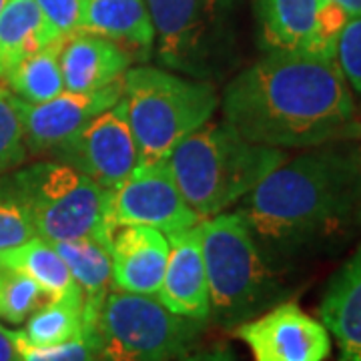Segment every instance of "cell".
Listing matches in <instances>:
<instances>
[{"label": "cell", "mask_w": 361, "mask_h": 361, "mask_svg": "<svg viewBox=\"0 0 361 361\" xmlns=\"http://www.w3.org/2000/svg\"><path fill=\"white\" fill-rule=\"evenodd\" d=\"M235 213L281 271L343 245L361 229V151L339 141L285 159Z\"/></svg>", "instance_id": "6da1fadb"}, {"label": "cell", "mask_w": 361, "mask_h": 361, "mask_svg": "<svg viewBox=\"0 0 361 361\" xmlns=\"http://www.w3.org/2000/svg\"><path fill=\"white\" fill-rule=\"evenodd\" d=\"M221 101L223 121L265 147L311 149L361 135L357 103L337 59L267 51L227 80Z\"/></svg>", "instance_id": "7a4b0ae2"}, {"label": "cell", "mask_w": 361, "mask_h": 361, "mask_svg": "<svg viewBox=\"0 0 361 361\" xmlns=\"http://www.w3.org/2000/svg\"><path fill=\"white\" fill-rule=\"evenodd\" d=\"M285 159L283 149L247 141L225 121H209L173 149L167 165L185 201L207 219L239 203Z\"/></svg>", "instance_id": "3957f363"}, {"label": "cell", "mask_w": 361, "mask_h": 361, "mask_svg": "<svg viewBox=\"0 0 361 361\" xmlns=\"http://www.w3.org/2000/svg\"><path fill=\"white\" fill-rule=\"evenodd\" d=\"M209 319L225 327L257 317L285 297L283 273L259 249L239 213L199 221Z\"/></svg>", "instance_id": "277c9868"}, {"label": "cell", "mask_w": 361, "mask_h": 361, "mask_svg": "<svg viewBox=\"0 0 361 361\" xmlns=\"http://www.w3.org/2000/svg\"><path fill=\"white\" fill-rule=\"evenodd\" d=\"M159 63L183 77L223 82L241 66L237 8L241 0H145Z\"/></svg>", "instance_id": "5b68a950"}, {"label": "cell", "mask_w": 361, "mask_h": 361, "mask_svg": "<svg viewBox=\"0 0 361 361\" xmlns=\"http://www.w3.org/2000/svg\"><path fill=\"white\" fill-rule=\"evenodd\" d=\"M123 89L139 165L167 161L173 149L209 123L219 106L213 82L183 77L169 68H129Z\"/></svg>", "instance_id": "8992f818"}, {"label": "cell", "mask_w": 361, "mask_h": 361, "mask_svg": "<svg viewBox=\"0 0 361 361\" xmlns=\"http://www.w3.org/2000/svg\"><path fill=\"white\" fill-rule=\"evenodd\" d=\"M39 237L56 243L82 237L113 239L109 195L78 169L63 161H40L8 173Z\"/></svg>", "instance_id": "52a82bcc"}, {"label": "cell", "mask_w": 361, "mask_h": 361, "mask_svg": "<svg viewBox=\"0 0 361 361\" xmlns=\"http://www.w3.org/2000/svg\"><path fill=\"white\" fill-rule=\"evenodd\" d=\"M203 325L173 313L153 295L111 291L94 331L103 361H175L191 351Z\"/></svg>", "instance_id": "ba28073f"}, {"label": "cell", "mask_w": 361, "mask_h": 361, "mask_svg": "<svg viewBox=\"0 0 361 361\" xmlns=\"http://www.w3.org/2000/svg\"><path fill=\"white\" fill-rule=\"evenodd\" d=\"M109 225H141L157 231H185L195 227L201 217L180 195L167 161L137 165L127 179L109 195Z\"/></svg>", "instance_id": "9c48e42d"}, {"label": "cell", "mask_w": 361, "mask_h": 361, "mask_svg": "<svg viewBox=\"0 0 361 361\" xmlns=\"http://www.w3.org/2000/svg\"><path fill=\"white\" fill-rule=\"evenodd\" d=\"M54 159L78 169L109 191L118 187L139 165V151L127 121L125 101L121 99L89 121L73 141L54 153Z\"/></svg>", "instance_id": "30bf717a"}, {"label": "cell", "mask_w": 361, "mask_h": 361, "mask_svg": "<svg viewBox=\"0 0 361 361\" xmlns=\"http://www.w3.org/2000/svg\"><path fill=\"white\" fill-rule=\"evenodd\" d=\"M235 336L251 349L253 361H325L331 355L327 327L295 301H279L239 323Z\"/></svg>", "instance_id": "8fae6325"}, {"label": "cell", "mask_w": 361, "mask_h": 361, "mask_svg": "<svg viewBox=\"0 0 361 361\" xmlns=\"http://www.w3.org/2000/svg\"><path fill=\"white\" fill-rule=\"evenodd\" d=\"M123 78L92 92H61L44 103L18 99L25 127L26 151L30 155H51L73 141L89 121L123 99Z\"/></svg>", "instance_id": "7c38bea8"}, {"label": "cell", "mask_w": 361, "mask_h": 361, "mask_svg": "<svg viewBox=\"0 0 361 361\" xmlns=\"http://www.w3.org/2000/svg\"><path fill=\"white\" fill-rule=\"evenodd\" d=\"M113 285L118 291L159 295L169 261V239L153 227H116L111 239Z\"/></svg>", "instance_id": "4fadbf2b"}, {"label": "cell", "mask_w": 361, "mask_h": 361, "mask_svg": "<svg viewBox=\"0 0 361 361\" xmlns=\"http://www.w3.org/2000/svg\"><path fill=\"white\" fill-rule=\"evenodd\" d=\"M169 261L165 279L157 299L177 315L207 322L209 285L201 247L199 223L179 233L167 235Z\"/></svg>", "instance_id": "5bb4252c"}, {"label": "cell", "mask_w": 361, "mask_h": 361, "mask_svg": "<svg viewBox=\"0 0 361 361\" xmlns=\"http://www.w3.org/2000/svg\"><path fill=\"white\" fill-rule=\"evenodd\" d=\"M319 322L337 343V361H361V245L331 275Z\"/></svg>", "instance_id": "9a60e30c"}, {"label": "cell", "mask_w": 361, "mask_h": 361, "mask_svg": "<svg viewBox=\"0 0 361 361\" xmlns=\"http://www.w3.org/2000/svg\"><path fill=\"white\" fill-rule=\"evenodd\" d=\"M130 59L113 40L77 30L61 51V71L68 92H92L125 77Z\"/></svg>", "instance_id": "2e32d148"}, {"label": "cell", "mask_w": 361, "mask_h": 361, "mask_svg": "<svg viewBox=\"0 0 361 361\" xmlns=\"http://www.w3.org/2000/svg\"><path fill=\"white\" fill-rule=\"evenodd\" d=\"M80 30L113 40L130 59H149L155 28L145 0H87Z\"/></svg>", "instance_id": "e0dca14e"}, {"label": "cell", "mask_w": 361, "mask_h": 361, "mask_svg": "<svg viewBox=\"0 0 361 361\" xmlns=\"http://www.w3.org/2000/svg\"><path fill=\"white\" fill-rule=\"evenodd\" d=\"M73 279L85 295V315L90 325H97L104 299L113 285V259L111 239L82 237L52 243Z\"/></svg>", "instance_id": "ac0fdd59"}, {"label": "cell", "mask_w": 361, "mask_h": 361, "mask_svg": "<svg viewBox=\"0 0 361 361\" xmlns=\"http://www.w3.org/2000/svg\"><path fill=\"white\" fill-rule=\"evenodd\" d=\"M319 0H255L263 51L310 52Z\"/></svg>", "instance_id": "d6986e66"}, {"label": "cell", "mask_w": 361, "mask_h": 361, "mask_svg": "<svg viewBox=\"0 0 361 361\" xmlns=\"http://www.w3.org/2000/svg\"><path fill=\"white\" fill-rule=\"evenodd\" d=\"M52 40L37 0H6L0 8V80Z\"/></svg>", "instance_id": "ffe728a7"}, {"label": "cell", "mask_w": 361, "mask_h": 361, "mask_svg": "<svg viewBox=\"0 0 361 361\" xmlns=\"http://www.w3.org/2000/svg\"><path fill=\"white\" fill-rule=\"evenodd\" d=\"M0 271H16L35 279L51 299L85 297L59 251L39 235L20 245L0 249Z\"/></svg>", "instance_id": "44dd1931"}, {"label": "cell", "mask_w": 361, "mask_h": 361, "mask_svg": "<svg viewBox=\"0 0 361 361\" xmlns=\"http://www.w3.org/2000/svg\"><path fill=\"white\" fill-rule=\"evenodd\" d=\"M66 39L52 40L26 56L6 78L11 92L25 103H44L65 92L61 71V51Z\"/></svg>", "instance_id": "7402d4cb"}, {"label": "cell", "mask_w": 361, "mask_h": 361, "mask_svg": "<svg viewBox=\"0 0 361 361\" xmlns=\"http://www.w3.org/2000/svg\"><path fill=\"white\" fill-rule=\"evenodd\" d=\"M92 327L94 325H90L85 315V297H65L51 299L39 307L26 319V327L20 334L30 345L52 348L75 339Z\"/></svg>", "instance_id": "603a6c76"}, {"label": "cell", "mask_w": 361, "mask_h": 361, "mask_svg": "<svg viewBox=\"0 0 361 361\" xmlns=\"http://www.w3.org/2000/svg\"><path fill=\"white\" fill-rule=\"evenodd\" d=\"M47 301L51 297L35 279L16 271H0V319L20 325Z\"/></svg>", "instance_id": "cb8c5ba5"}, {"label": "cell", "mask_w": 361, "mask_h": 361, "mask_svg": "<svg viewBox=\"0 0 361 361\" xmlns=\"http://www.w3.org/2000/svg\"><path fill=\"white\" fill-rule=\"evenodd\" d=\"M26 142L20 104L11 90L0 89V175L25 163Z\"/></svg>", "instance_id": "d4e9b609"}, {"label": "cell", "mask_w": 361, "mask_h": 361, "mask_svg": "<svg viewBox=\"0 0 361 361\" xmlns=\"http://www.w3.org/2000/svg\"><path fill=\"white\" fill-rule=\"evenodd\" d=\"M37 237L25 203L14 191L8 173L0 175V249H11Z\"/></svg>", "instance_id": "484cf974"}, {"label": "cell", "mask_w": 361, "mask_h": 361, "mask_svg": "<svg viewBox=\"0 0 361 361\" xmlns=\"http://www.w3.org/2000/svg\"><path fill=\"white\" fill-rule=\"evenodd\" d=\"M16 349L20 361H99V339L94 327L82 331L80 336L52 348H37L26 341L20 331H16Z\"/></svg>", "instance_id": "4316f807"}, {"label": "cell", "mask_w": 361, "mask_h": 361, "mask_svg": "<svg viewBox=\"0 0 361 361\" xmlns=\"http://www.w3.org/2000/svg\"><path fill=\"white\" fill-rule=\"evenodd\" d=\"M349 18L351 16L339 4L331 2V0H319L311 54L336 59L337 40H339V35H341L343 26L348 25Z\"/></svg>", "instance_id": "83f0119b"}, {"label": "cell", "mask_w": 361, "mask_h": 361, "mask_svg": "<svg viewBox=\"0 0 361 361\" xmlns=\"http://www.w3.org/2000/svg\"><path fill=\"white\" fill-rule=\"evenodd\" d=\"M336 59L349 89L361 99V14L351 16L343 26L337 40Z\"/></svg>", "instance_id": "f1b7e54d"}, {"label": "cell", "mask_w": 361, "mask_h": 361, "mask_svg": "<svg viewBox=\"0 0 361 361\" xmlns=\"http://www.w3.org/2000/svg\"><path fill=\"white\" fill-rule=\"evenodd\" d=\"M37 4L56 39H68L80 30L87 0H37Z\"/></svg>", "instance_id": "f546056e"}, {"label": "cell", "mask_w": 361, "mask_h": 361, "mask_svg": "<svg viewBox=\"0 0 361 361\" xmlns=\"http://www.w3.org/2000/svg\"><path fill=\"white\" fill-rule=\"evenodd\" d=\"M175 361H237L231 349H205V351H195V353H185Z\"/></svg>", "instance_id": "4dcf8cb0"}, {"label": "cell", "mask_w": 361, "mask_h": 361, "mask_svg": "<svg viewBox=\"0 0 361 361\" xmlns=\"http://www.w3.org/2000/svg\"><path fill=\"white\" fill-rule=\"evenodd\" d=\"M0 361H20L16 349V331L0 325Z\"/></svg>", "instance_id": "1f68e13d"}, {"label": "cell", "mask_w": 361, "mask_h": 361, "mask_svg": "<svg viewBox=\"0 0 361 361\" xmlns=\"http://www.w3.org/2000/svg\"><path fill=\"white\" fill-rule=\"evenodd\" d=\"M331 2L339 4L349 16H360L361 14V0H331Z\"/></svg>", "instance_id": "d6a6232c"}, {"label": "cell", "mask_w": 361, "mask_h": 361, "mask_svg": "<svg viewBox=\"0 0 361 361\" xmlns=\"http://www.w3.org/2000/svg\"><path fill=\"white\" fill-rule=\"evenodd\" d=\"M4 2H6V0H0V8H2V6H4Z\"/></svg>", "instance_id": "836d02e7"}, {"label": "cell", "mask_w": 361, "mask_h": 361, "mask_svg": "<svg viewBox=\"0 0 361 361\" xmlns=\"http://www.w3.org/2000/svg\"><path fill=\"white\" fill-rule=\"evenodd\" d=\"M99 361H103V360H99Z\"/></svg>", "instance_id": "e575fe53"}]
</instances>
